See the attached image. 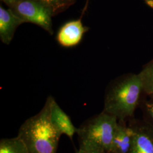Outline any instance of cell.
<instances>
[{
	"label": "cell",
	"mask_w": 153,
	"mask_h": 153,
	"mask_svg": "<svg viewBox=\"0 0 153 153\" xmlns=\"http://www.w3.org/2000/svg\"><path fill=\"white\" fill-rule=\"evenodd\" d=\"M51 96L36 115L21 126L18 137L25 143L29 153H56L62 134L51 119Z\"/></svg>",
	"instance_id": "1"
},
{
	"label": "cell",
	"mask_w": 153,
	"mask_h": 153,
	"mask_svg": "<svg viewBox=\"0 0 153 153\" xmlns=\"http://www.w3.org/2000/svg\"><path fill=\"white\" fill-rule=\"evenodd\" d=\"M142 91L138 74H129L114 83L106 94L104 112L123 121L133 115Z\"/></svg>",
	"instance_id": "2"
},
{
	"label": "cell",
	"mask_w": 153,
	"mask_h": 153,
	"mask_svg": "<svg viewBox=\"0 0 153 153\" xmlns=\"http://www.w3.org/2000/svg\"><path fill=\"white\" fill-rule=\"evenodd\" d=\"M117 124L115 117L103 111L78 128L76 133L81 140L95 142L109 153Z\"/></svg>",
	"instance_id": "3"
},
{
	"label": "cell",
	"mask_w": 153,
	"mask_h": 153,
	"mask_svg": "<svg viewBox=\"0 0 153 153\" xmlns=\"http://www.w3.org/2000/svg\"><path fill=\"white\" fill-rule=\"evenodd\" d=\"M11 9L24 23L30 22L43 28L52 35L53 12L48 6L39 0H20Z\"/></svg>",
	"instance_id": "4"
},
{
	"label": "cell",
	"mask_w": 153,
	"mask_h": 153,
	"mask_svg": "<svg viewBox=\"0 0 153 153\" xmlns=\"http://www.w3.org/2000/svg\"><path fill=\"white\" fill-rule=\"evenodd\" d=\"M88 28L82 23L81 19L73 20L64 24L59 31L57 40L61 45L71 47L79 44Z\"/></svg>",
	"instance_id": "5"
},
{
	"label": "cell",
	"mask_w": 153,
	"mask_h": 153,
	"mask_svg": "<svg viewBox=\"0 0 153 153\" xmlns=\"http://www.w3.org/2000/svg\"><path fill=\"white\" fill-rule=\"evenodd\" d=\"M134 136L128 153H153V126L148 123L133 126Z\"/></svg>",
	"instance_id": "6"
},
{
	"label": "cell",
	"mask_w": 153,
	"mask_h": 153,
	"mask_svg": "<svg viewBox=\"0 0 153 153\" xmlns=\"http://www.w3.org/2000/svg\"><path fill=\"white\" fill-rule=\"evenodd\" d=\"M24 22L9 8L0 7V39L3 43L9 44L18 27Z\"/></svg>",
	"instance_id": "7"
},
{
	"label": "cell",
	"mask_w": 153,
	"mask_h": 153,
	"mask_svg": "<svg viewBox=\"0 0 153 153\" xmlns=\"http://www.w3.org/2000/svg\"><path fill=\"white\" fill-rule=\"evenodd\" d=\"M51 119L61 133L65 134L71 140L73 139L74 134L77 133L78 128L73 125L70 117L61 108L52 97H51Z\"/></svg>",
	"instance_id": "8"
},
{
	"label": "cell",
	"mask_w": 153,
	"mask_h": 153,
	"mask_svg": "<svg viewBox=\"0 0 153 153\" xmlns=\"http://www.w3.org/2000/svg\"><path fill=\"white\" fill-rule=\"evenodd\" d=\"M134 136L133 126L128 127L118 123L109 153H128Z\"/></svg>",
	"instance_id": "9"
},
{
	"label": "cell",
	"mask_w": 153,
	"mask_h": 153,
	"mask_svg": "<svg viewBox=\"0 0 153 153\" xmlns=\"http://www.w3.org/2000/svg\"><path fill=\"white\" fill-rule=\"evenodd\" d=\"M0 153H29L22 140L17 137L3 138L0 141Z\"/></svg>",
	"instance_id": "10"
},
{
	"label": "cell",
	"mask_w": 153,
	"mask_h": 153,
	"mask_svg": "<svg viewBox=\"0 0 153 153\" xmlns=\"http://www.w3.org/2000/svg\"><path fill=\"white\" fill-rule=\"evenodd\" d=\"M142 91L153 97V60L145 66L139 74Z\"/></svg>",
	"instance_id": "11"
},
{
	"label": "cell",
	"mask_w": 153,
	"mask_h": 153,
	"mask_svg": "<svg viewBox=\"0 0 153 153\" xmlns=\"http://www.w3.org/2000/svg\"><path fill=\"white\" fill-rule=\"evenodd\" d=\"M48 6L53 12V16H56L65 11L76 2V0H39Z\"/></svg>",
	"instance_id": "12"
},
{
	"label": "cell",
	"mask_w": 153,
	"mask_h": 153,
	"mask_svg": "<svg viewBox=\"0 0 153 153\" xmlns=\"http://www.w3.org/2000/svg\"><path fill=\"white\" fill-rule=\"evenodd\" d=\"M77 153H107L102 146L95 142L81 140L79 149Z\"/></svg>",
	"instance_id": "13"
},
{
	"label": "cell",
	"mask_w": 153,
	"mask_h": 153,
	"mask_svg": "<svg viewBox=\"0 0 153 153\" xmlns=\"http://www.w3.org/2000/svg\"><path fill=\"white\" fill-rule=\"evenodd\" d=\"M146 112L149 119L148 123L153 126V99L146 104Z\"/></svg>",
	"instance_id": "14"
},
{
	"label": "cell",
	"mask_w": 153,
	"mask_h": 153,
	"mask_svg": "<svg viewBox=\"0 0 153 153\" xmlns=\"http://www.w3.org/2000/svg\"><path fill=\"white\" fill-rule=\"evenodd\" d=\"M20 0H1L4 3H5L6 5L9 7V8H10L13 5H14L18 2H19Z\"/></svg>",
	"instance_id": "15"
}]
</instances>
